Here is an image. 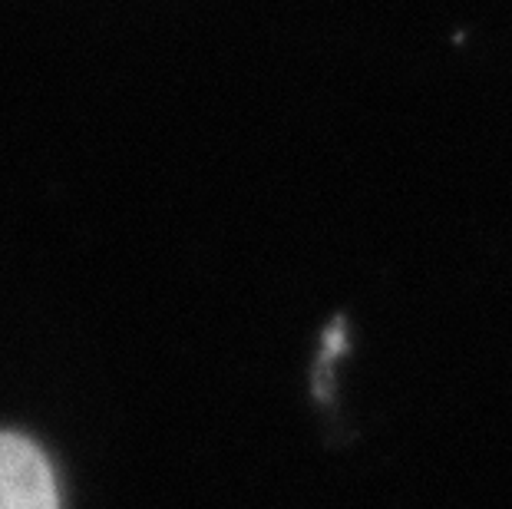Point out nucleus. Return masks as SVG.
Listing matches in <instances>:
<instances>
[{"label":"nucleus","mask_w":512,"mask_h":509,"mask_svg":"<svg viewBox=\"0 0 512 509\" xmlns=\"http://www.w3.org/2000/svg\"><path fill=\"white\" fill-rule=\"evenodd\" d=\"M0 509H60L47 457L17 433H0Z\"/></svg>","instance_id":"f257e3e1"}]
</instances>
